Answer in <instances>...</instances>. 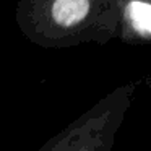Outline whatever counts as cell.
Masks as SVG:
<instances>
[{
  "instance_id": "1",
  "label": "cell",
  "mask_w": 151,
  "mask_h": 151,
  "mask_svg": "<svg viewBox=\"0 0 151 151\" xmlns=\"http://www.w3.org/2000/svg\"><path fill=\"white\" fill-rule=\"evenodd\" d=\"M89 0H54L52 18L60 26H75L89 13Z\"/></svg>"
},
{
  "instance_id": "2",
  "label": "cell",
  "mask_w": 151,
  "mask_h": 151,
  "mask_svg": "<svg viewBox=\"0 0 151 151\" xmlns=\"http://www.w3.org/2000/svg\"><path fill=\"white\" fill-rule=\"evenodd\" d=\"M128 18L138 33L151 36V5L146 2L128 4Z\"/></svg>"
}]
</instances>
